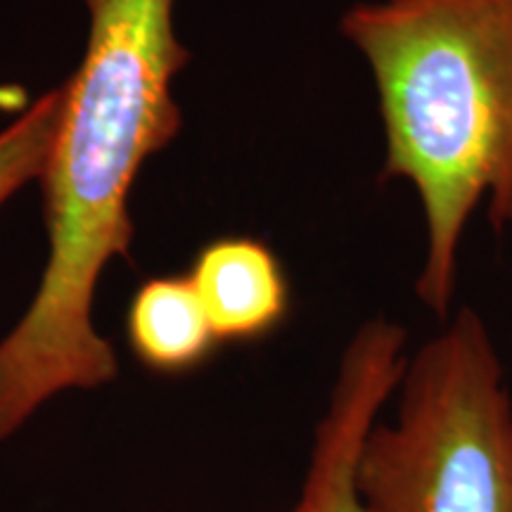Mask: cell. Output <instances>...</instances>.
<instances>
[{"label": "cell", "mask_w": 512, "mask_h": 512, "mask_svg": "<svg viewBox=\"0 0 512 512\" xmlns=\"http://www.w3.org/2000/svg\"><path fill=\"white\" fill-rule=\"evenodd\" d=\"M339 31L373 72L387 136L382 181L420 195L427 259L420 302L451 313L458 249L472 209L512 223V0H375Z\"/></svg>", "instance_id": "obj_2"}, {"label": "cell", "mask_w": 512, "mask_h": 512, "mask_svg": "<svg viewBox=\"0 0 512 512\" xmlns=\"http://www.w3.org/2000/svg\"><path fill=\"white\" fill-rule=\"evenodd\" d=\"M126 335L138 361L159 375L200 368L219 344L190 275L145 280L128 306Z\"/></svg>", "instance_id": "obj_6"}, {"label": "cell", "mask_w": 512, "mask_h": 512, "mask_svg": "<svg viewBox=\"0 0 512 512\" xmlns=\"http://www.w3.org/2000/svg\"><path fill=\"white\" fill-rule=\"evenodd\" d=\"M62 110V86L43 93L0 133V204L46 169Z\"/></svg>", "instance_id": "obj_7"}, {"label": "cell", "mask_w": 512, "mask_h": 512, "mask_svg": "<svg viewBox=\"0 0 512 512\" xmlns=\"http://www.w3.org/2000/svg\"><path fill=\"white\" fill-rule=\"evenodd\" d=\"M406 368V330L387 318L363 323L344 349L328 411L320 418L309 467L290 512H368L356 470L363 441L380 420Z\"/></svg>", "instance_id": "obj_4"}, {"label": "cell", "mask_w": 512, "mask_h": 512, "mask_svg": "<svg viewBox=\"0 0 512 512\" xmlns=\"http://www.w3.org/2000/svg\"><path fill=\"white\" fill-rule=\"evenodd\" d=\"M396 392L399 413L358 456L368 512H512V401L482 316L460 309L406 358Z\"/></svg>", "instance_id": "obj_3"}, {"label": "cell", "mask_w": 512, "mask_h": 512, "mask_svg": "<svg viewBox=\"0 0 512 512\" xmlns=\"http://www.w3.org/2000/svg\"><path fill=\"white\" fill-rule=\"evenodd\" d=\"M188 275L219 342L268 337L290 311L283 266L271 247L254 238L209 242Z\"/></svg>", "instance_id": "obj_5"}, {"label": "cell", "mask_w": 512, "mask_h": 512, "mask_svg": "<svg viewBox=\"0 0 512 512\" xmlns=\"http://www.w3.org/2000/svg\"><path fill=\"white\" fill-rule=\"evenodd\" d=\"M88 46L62 83V110L41 174L50 256L36 297L0 339V441L64 392L119 375L93 325L102 268L128 259V195L140 166L183 126L171 81L190 62L176 38L174 0H83ZM131 261V259H128Z\"/></svg>", "instance_id": "obj_1"}]
</instances>
